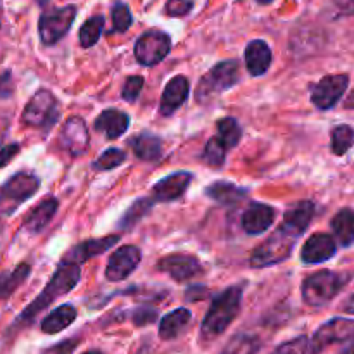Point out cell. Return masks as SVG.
Segmentation results:
<instances>
[{
	"label": "cell",
	"mask_w": 354,
	"mask_h": 354,
	"mask_svg": "<svg viewBox=\"0 0 354 354\" xmlns=\"http://www.w3.org/2000/svg\"><path fill=\"white\" fill-rule=\"evenodd\" d=\"M242 304V287L232 286L225 289L223 292L218 294L211 303L206 317H204L203 325H201V339L206 342L214 341L220 337L232 322L237 318Z\"/></svg>",
	"instance_id": "obj_1"
},
{
	"label": "cell",
	"mask_w": 354,
	"mask_h": 354,
	"mask_svg": "<svg viewBox=\"0 0 354 354\" xmlns=\"http://www.w3.org/2000/svg\"><path fill=\"white\" fill-rule=\"evenodd\" d=\"M80 277H82V273H80V265H73V263L66 261L59 263L57 270H55V273L52 275V279L48 280L45 289L40 292V296H37V299H35L30 306L24 308V311L19 315L16 324H31V322L35 320V317H37L40 311H44L47 306H50L57 297L71 292V290L75 289L76 283L80 282Z\"/></svg>",
	"instance_id": "obj_2"
},
{
	"label": "cell",
	"mask_w": 354,
	"mask_h": 354,
	"mask_svg": "<svg viewBox=\"0 0 354 354\" xmlns=\"http://www.w3.org/2000/svg\"><path fill=\"white\" fill-rule=\"evenodd\" d=\"M351 273L330 272V270H322V272L308 277L303 282V287H301L304 303L317 308L330 303L344 289L346 283L351 280Z\"/></svg>",
	"instance_id": "obj_3"
},
{
	"label": "cell",
	"mask_w": 354,
	"mask_h": 354,
	"mask_svg": "<svg viewBox=\"0 0 354 354\" xmlns=\"http://www.w3.org/2000/svg\"><path fill=\"white\" fill-rule=\"evenodd\" d=\"M239 78H241V71L235 59L218 62L201 78L196 88V100L199 104H209L214 97L237 85Z\"/></svg>",
	"instance_id": "obj_4"
},
{
	"label": "cell",
	"mask_w": 354,
	"mask_h": 354,
	"mask_svg": "<svg viewBox=\"0 0 354 354\" xmlns=\"http://www.w3.org/2000/svg\"><path fill=\"white\" fill-rule=\"evenodd\" d=\"M40 189V178L33 173L19 171L0 187V216L12 214L24 201L31 199Z\"/></svg>",
	"instance_id": "obj_5"
},
{
	"label": "cell",
	"mask_w": 354,
	"mask_h": 354,
	"mask_svg": "<svg viewBox=\"0 0 354 354\" xmlns=\"http://www.w3.org/2000/svg\"><path fill=\"white\" fill-rule=\"evenodd\" d=\"M297 235L290 234L283 227L277 228L273 235H270L258 249H254L251 254L252 268H266V266L282 263L292 254V249L297 242Z\"/></svg>",
	"instance_id": "obj_6"
},
{
	"label": "cell",
	"mask_w": 354,
	"mask_h": 354,
	"mask_svg": "<svg viewBox=\"0 0 354 354\" xmlns=\"http://www.w3.org/2000/svg\"><path fill=\"white\" fill-rule=\"evenodd\" d=\"M57 118L59 107L57 99L54 97V93L48 92V90H38V92L28 100L26 106H24L21 120H23V123L28 124V127L48 130V128L55 123Z\"/></svg>",
	"instance_id": "obj_7"
},
{
	"label": "cell",
	"mask_w": 354,
	"mask_h": 354,
	"mask_svg": "<svg viewBox=\"0 0 354 354\" xmlns=\"http://www.w3.org/2000/svg\"><path fill=\"white\" fill-rule=\"evenodd\" d=\"M76 17V7L66 6L47 10L38 21V35L44 45H54L64 37Z\"/></svg>",
	"instance_id": "obj_8"
},
{
	"label": "cell",
	"mask_w": 354,
	"mask_h": 354,
	"mask_svg": "<svg viewBox=\"0 0 354 354\" xmlns=\"http://www.w3.org/2000/svg\"><path fill=\"white\" fill-rule=\"evenodd\" d=\"M354 339V320L351 318H332L325 322L310 342V354H322L328 346Z\"/></svg>",
	"instance_id": "obj_9"
},
{
	"label": "cell",
	"mask_w": 354,
	"mask_h": 354,
	"mask_svg": "<svg viewBox=\"0 0 354 354\" xmlns=\"http://www.w3.org/2000/svg\"><path fill=\"white\" fill-rule=\"evenodd\" d=\"M171 50V38L161 30H149L135 44V57L142 66H156Z\"/></svg>",
	"instance_id": "obj_10"
},
{
	"label": "cell",
	"mask_w": 354,
	"mask_h": 354,
	"mask_svg": "<svg viewBox=\"0 0 354 354\" xmlns=\"http://www.w3.org/2000/svg\"><path fill=\"white\" fill-rule=\"evenodd\" d=\"M349 85L348 75L324 76L311 90V102L322 111H328L342 99Z\"/></svg>",
	"instance_id": "obj_11"
},
{
	"label": "cell",
	"mask_w": 354,
	"mask_h": 354,
	"mask_svg": "<svg viewBox=\"0 0 354 354\" xmlns=\"http://www.w3.org/2000/svg\"><path fill=\"white\" fill-rule=\"evenodd\" d=\"M142 251L137 245H123L111 254L106 266V279L109 282H121L128 279L140 265Z\"/></svg>",
	"instance_id": "obj_12"
},
{
	"label": "cell",
	"mask_w": 354,
	"mask_h": 354,
	"mask_svg": "<svg viewBox=\"0 0 354 354\" xmlns=\"http://www.w3.org/2000/svg\"><path fill=\"white\" fill-rule=\"evenodd\" d=\"M88 140V128H86L85 120L78 116L69 118L59 133V145L73 158L85 154Z\"/></svg>",
	"instance_id": "obj_13"
},
{
	"label": "cell",
	"mask_w": 354,
	"mask_h": 354,
	"mask_svg": "<svg viewBox=\"0 0 354 354\" xmlns=\"http://www.w3.org/2000/svg\"><path fill=\"white\" fill-rule=\"evenodd\" d=\"M158 270L168 273L176 282H185V280L199 275L203 272V266L196 256L178 252V254H169L159 259Z\"/></svg>",
	"instance_id": "obj_14"
},
{
	"label": "cell",
	"mask_w": 354,
	"mask_h": 354,
	"mask_svg": "<svg viewBox=\"0 0 354 354\" xmlns=\"http://www.w3.org/2000/svg\"><path fill=\"white\" fill-rule=\"evenodd\" d=\"M118 241H120V235H107V237L102 239H88V241L82 242V244H76L75 248L69 249L62 256V261L73 263V265H82V263L92 259L93 256L104 254L106 251H109Z\"/></svg>",
	"instance_id": "obj_15"
},
{
	"label": "cell",
	"mask_w": 354,
	"mask_h": 354,
	"mask_svg": "<svg viewBox=\"0 0 354 354\" xmlns=\"http://www.w3.org/2000/svg\"><path fill=\"white\" fill-rule=\"evenodd\" d=\"M335 251H337V245H335L334 237H330L328 234L311 235L301 249V261L304 265L328 261L335 254Z\"/></svg>",
	"instance_id": "obj_16"
},
{
	"label": "cell",
	"mask_w": 354,
	"mask_h": 354,
	"mask_svg": "<svg viewBox=\"0 0 354 354\" xmlns=\"http://www.w3.org/2000/svg\"><path fill=\"white\" fill-rule=\"evenodd\" d=\"M192 182V173L189 171H175L168 175L166 178L159 180L152 189V196L154 201H161V203H171V201L178 199L185 194L187 187Z\"/></svg>",
	"instance_id": "obj_17"
},
{
	"label": "cell",
	"mask_w": 354,
	"mask_h": 354,
	"mask_svg": "<svg viewBox=\"0 0 354 354\" xmlns=\"http://www.w3.org/2000/svg\"><path fill=\"white\" fill-rule=\"evenodd\" d=\"M190 85L189 80L185 76H173L168 82V85L165 86V92H162L161 104H159V109H161V114L165 116H171L173 113L180 109L183 104L189 99Z\"/></svg>",
	"instance_id": "obj_18"
},
{
	"label": "cell",
	"mask_w": 354,
	"mask_h": 354,
	"mask_svg": "<svg viewBox=\"0 0 354 354\" xmlns=\"http://www.w3.org/2000/svg\"><path fill=\"white\" fill-rule=\"evenodd\" d=\"M275 221V209L265 203H251L242 216V228L249 235H259L268 230Z\"/></svg>",
	"instance_id": "obj_19"
},
{
	"label": "cell",
	"mask_w": 354,
	"mask_h": 354,
	"mask_svg": "<svg viewBox=\"0 0 354 354\" xmlns=\"http://www.w3.org/2000/svg\"><path fill=\"white\" fill-rule=\"evenodd\" d=\"M315 214V204L311 201H301V203L292 204L289 209L283 214V221L280 223V227H283L286 230H289L290 234L301 237L303 232L310 227L311 220H313Z\"/></svg>",
	"instance_id": "obj_20"
},
{
	"label": "cell",
	"mask_w": 354,
	"mask_h": 354,
	"mask_svg": "<svg viewBox=\"0 0 354 354\" xmlns=\"http://www.w3.org/2000/svg\"><path fill=\"white\" fill-rule=\"evenodd\" d=\"M245 68L252 76H261L272 64V50L265 40H252L245 47Z\"/></svg>",
	"instance_id": "obj_21"
},
{
	"label": "cell",
	"mask_w": 354,
	"mask_h": 354,
	"mask_svg": "<svg viewBox=\"0 0 354 354\" xmlns=\"http://www.w3.org/2000/svg\"><path fill=\"white\" fill-rule=\"evenodd\" d=\"M128 127H130V116L118 109L102 111L93 123V128L106 135L107 138L121 137L123 133H127Z\"/></svg>",
	"instance_id": "obj_22"
},
{
	"label": "cell",
	"mask_w": 354,
	"mask_h": 354,
	"mask_svg": "<svg viewBox=\"0 0 354 354\" xmlns=\"http://www.w3.org/2000/svg\"><path fill=\"white\" fill-rule=\"evenodd\" d=\"M59 201L55 197H47V199L41 201L38 206H35L33 209L28 213V216L24 218L23 228L28 230L30 234H38V232L44 230L50 220L54 218V214L57 213Z\"/></svg>",
	"instance_id": "obj_23"
},
{
	"label": "cell",
	"mask_w": 354,
	"mask_h": 354,
	"mask_svg": "<svg viewBox=\"0 0 354 354\" xmlns=\"http://www.w3.org/2000/svg\"><path fill=\"white\" fill-rule=\"evenodd\" d=\"M190 320H192V313L187 308H178L173 310L171 313L166 315L159 324V337L162 341H173L178 337L187 327H189Z\"/></svg>",
	"instance_id": "obj_24"
},
{
	"label": "cell",
	"mask_w": 354,
	"mask_h": 354,
	"mask_svg": "<svg viewBox=\"0 0 354 354\" xmlns=\"http://www.w3.org/2000/svg\"><path fill=\"white\" fill-rule=\"evenodd\" d=\"M130 147L133 149V154L142 161H158L162 156V140L158 135L147 133V131L131 138Z\"/></svg>",
	"instance_id": "obj_25"
},
{
	"label": "cell",
	"mask_w": 354,
	"mask_h": 354,
	"mask_svg": "<svg viewBox=\"0 0 354 354\" xmlns=\"http://www.w3.org/2000/svg\"><path fill=\"white\" fill-rule=\"evenodd\" d=\"M207 197H211L216 203L223 204V206H232V204L241 203L242 199L248 197V189L239 187L230 182H214L206 189Z\"/></svg>",
	"instance_id": "obj_26"
},
{
	"label": "cell",
	"mask_w": 354,
	"mask_h": 354,
	"mask_svg": "<svg viewBox=\"0 0 354 354\" xmlns=\"http://www.w3.org/2000/svg\"><path fill=\"white\" fill-rule=\"evenodd\" d=\"M76 320V310L71 304H62L55 308L52 313L41 320V332L44 334H59L64 328H68Z\"/></svg>",
	"instance_id": "obj_27"
},
{
	"label": "cell",
	"mask_w": 354,
	"mask_h": 354,
	"mask_svg": "<svg viewBox=\"0 0 354 354\" xmlns=\"http://www.w3.org/2000/svg\"><path fill=\"white\" fill-rule=\"evenodd\" d=\"M30 272L31 266L28 263H21L9 272H0V301L9 299L16 292L17 287L23 286L24 280L30 277Z\"/></svg>",
	"instance_id": "obj_28"
},
{
	"label": "cell",
	"mask_w": 354,
	"mask_h": 354,
	"mask_svg": "<svg viewBox=\"0 0 354 354\" xmlns=\"http://www.w3.org/2000/svg\"><path fill=\"white\" fill-rule=\"evenodd\" d=\"M332 230L337 237L342 248H349L354 244V211L346 207L341 209L332 220Z\"/></svg>",
	"instance_id": "obj_29"
},
{
	"label": "cell",
	"mask_w": 354,
	"mask_h": 354,
	"mask_svg": "<svg viewBox=\"0 0 354 354\" xmlns=\"http://www.w3.org/2000/svg\"><path fill=\"white\" fill-rule=\"evenodd\" d=\"M154 207V197H140V199L135 201L133 204H131L130 207H128L127 211H124V214L121 216L120 223H118V228L120 230H131V228L135 227L137 223H140L142 218L145 216V214L151 213V209Z\"/></svg>",
	"instance_id": "obj_30"
},
{
	"label": "cell",
	"mask_w": 354,
	"mask_h": 354,
	"mask_svg": "<svg viewBox=\"0 0 354 354\" xmlns=\"http://www.w3.org/2000/svg\"><path fill=\"white\" fill-rule=\"evenodd\" d=\"M218 135L216 138L225 145L227 149L235 147L242 138V128L235 118H221L216 123Z\"/></svg>",
	"instance_id": "obj_31"
},
{
	"label": "cell",
	"mask_w": 354,
	"mask_h": 354,
	"mask_svg": "<svg viewBox=\"0 0 354 354\" xmlns=\"http://www.w3.org/2000/svg\"><path fill=\"white\" fill-rule=\"evenodd\" d=\"M259 351V339L251 334H237L227 342L220 354H256Z\"/></svg>",
	"instance_id": "obj_32"
},
{
	"label": "cell",
	"mask_w": 354,
	"mask_h": 354,
	"mask_svg": "<svg viewBox=\"0 0 354 354\" xmlns=\"http://www.w3.org/2000/svg\"><path fill=\"white\" fill-rule=\"evenodd\" d=\"M104 30V16H93L90 19L85 21L82 28H80V45L83 48H90L92 45H95L99 41L100 35Z\"/></svg>",
	"instance_id": "obj_33"
},
{
	"label": "cell",
	"mask_w": 354,
	"mask_h": 354,
	"mask_svg": "<svg viewBox=\"0 0 354 354\" xmlns=\"http://www.w3.org/2000/svg\"><path fill=\"white\" fill-rule=\"evenodd\" d=\"M354 145V128L339 124L332 130V151L335 156H344Z\"/></svg>",
	"instance_id": "obj_34"
},
{
	"label": "cell",
	"mask_w": 354,
	"mask_h": 354,
	"mask_svg": "<svg viewBox=\"0 0 354 354\" xmlns=\"http://www.w3.org/2000/svg\"><path fill=\"white\" fill-rule=\"evenodd\" d=\"M124 159H127V152L118 147H109L106 152L100 154L97 161H93V168L97 171H109V169H114L123 165Z\"/></svg>",
	"instance_id": "obj_35"
},
{
	"label": "cell",
	"mask_w": 354,
	"mask_h": 354,
	"mask_svg": "<svg viewBox=\"0 0 354 354\" xmlns=\"http://www.w3.org/2000/svg\"><path fill=\"white\" fill-rule=\"evenodd\" d=\"M111 16H113V30H111V33H114V31L124 33V31L131 26V23H133L130 9H128L127 3L123 2L114 3L113 10H111Z\"/></svg>",
	"instance_id": "obj_36"
},
{
	"label": "cell",
	"mask_w": 354,
	"mask_h": 354,
	"mask_svg": "<svg viewBox=\"0 0 354 354\" xmlns=\"http://www.w3.org/2000/svg\"><path fill=\"white\" fill-rule=\"evenodd\" d=\"M203 158L209 166L220 168V166H223L225 158H227V147H225L216 137L211 138V140L206 144V147H204Z\"/></svg>",
	"instance_id": "obj_37"
},
{
	"label": "cell",
	"mask_w": 354,
	"mask_h": 354,
	"mask_svg": "<svg viewBox=\"0 0 354 354\" xmlns=\"http://www.w3.org/2000/svg\"><path fill=\"white\" fill-rule=\"evenodd\" d=\"M308 349H310V341L306 335H297L292 341L280 344L272 354H306Z\"/></svg>",
	"instance_id": "obj_38"
},
{
	"label": "cell",
	"mask_w": 354,
	"mask_h": 354,
	"mask_svg": "<svg viewBox=\"0 0 354 354\" xmlns=\"http://www.w3.org/2000/svg\"><path fill=\"white\" fill-rule=\"evenodd\" d=\"M142 88H144V78H142V76H130V78L124 82L123 90H121V97H123L127 102H135L137 97L140 95Z\"/></svg>",
	"instance_id": "obj_39"
},
{
	"label": "cell",
	"mask_w": 354,
	"mask_h": 354,
	"mask_svg": "<svg viewBox=\"0 0 354 354\" xmlns=\"http://www.w3.org/2000/svg\"><path fill=\"white\" fill-rule=\"evenodd\" d=\"M131 320L137 327H144V325L149 324H154L158 320V310L154 308H149V306H140L137 310H133L131 313Z\"/></svg>",
	"instance_id": "obj_40"
},
{
	"label": "cell",
	"mask_w": 354,
	"mask_h": 354,
	"mask_svg": "<svg viewBox=\"0 0 354 354\" xmlns=\"http://www.w3.org/2000/svg\"><path fill=\"white\" fill-rule=\"evenodd\" d=\"M192 0H168L166 2V14L171 17H182L192 10Z\"/></svg>",
	"instance_id": "obj_41"
},
{
	"label": "cell",
	"mask_w": 354,
	"mask_h": 354,
	"mask_svg": "<svg viewBox=\"0 0 354 354\" xmlns=\"http://www.w3.org/2000/svg\"><path fill=\"white\" fill-rule=\"evenodd\" d=\"M14 93V80L10 71H0V99H9Z\"/></svg>",
	"instance_id": "obj_42"
},
{
	"label": "cell",
	"mask_w": 354,
	"mask_h": 354,
	"mask_svg": "<svg viewBox=\"0 0 354 354\" xmlns=\"http://www.w3.org/2000/svg\"><path fill=\"white\" fill-rule=\"evenodd\" d=\"M76 346H78V339H68V341H62L59 344L52 346V348L45 349L41 354H73Z\"/></svg>",
	"instance_id": "obj_43"
},
{
	"label": "cell",
	"mask_w": 354,
	"mask_h": 354,
	"mask_svg": "<svg viewBox=\"0 0 354 354\" xmlns=\"http://www.w3.org/2000/svg\"><path fill=\"white\" fill-rule=\"evenodd\" d=\"M19 151H21V145L16 144V142L0 147V168H6V166L9 165L17 154H19Z\"/></svg>",
	"instance_id": "obj_44"
},
{
	"label": "cell",
	"mask_w": 354,
	"mask_h": 354,
	"mask_svg": "<svg viewBox=\"0 0 354 354\" xmlns=\"http://www.w3.org/2000/svg\"><path fill=\"white\" fill-rule=\"evenodd\" d=\"M207 289L204 286H192L185 290V299L189 303H197V301H203L207 296Z\"/></svg>",
	"instance_id": "obj_45"
},
{
	"label": "cell",
	"mask_w": 354,
	"mask_h": 354,
	"mask_svg": "<svg viewBox=\"0 0 354 354\" xmlns=\"http://www.w3.org/2000/svg\"><path fill=\"white\" fill-rule=\"evenodd\" d=\"M335 6L344 14H354V0H335Z\"/></svg>",
	"instance_id": "obj_46"
},
{
	"label": "cell",
	"mask_w": 354,
	"mask_h": 354,
	"mask_svg": "<svg viewBox=\"0 0 354 354\" xmlns=\"http://www.w3.org/2000/svg\"><path fill=\"white\" fill-rule=\"evenodd\" d=\"M7 130H9V118L0 114V145H2L3 138H6Z\"/></svg>",
	"instance_id": "obj_47"
},
{
	"label": "cell",
	"mask_w": 354,
	"mask_h": 354,
	"mask_svg": "<svg viewBox=\"0 0 354 354\" xmlns=\"http://www.w3.org/2000/svg\"><path fill=\"white\" fill-rule=\"evenodd\" d=\"M344 311L349 315H354V294L348 299V303L344 304Z\"/></svg>",
	"instance_id": "obj_48"
},
{
	"label": "cell",
	"mask_w": 354,
	"mask_h": 354,
	"mask_svg": "<svg viewBox=\"0 0 354 354\" xmlns=\"http://www.w3.org/2000/svg\"><path fill=\"white\" fill-rule=\"evenodd\" d=\"M344 106L348 107V109H354V90L351 93L348 95V99L344 100Z\"/></svg>",
	"instance_id": "obj_49"
},
{
	"label": "cell",
	"mask_w": 354,
	"mask_h": 354,
	"mask_svg": "<svg viewBox=\"0 0 354 354\" xmlns=\"http://www.w3.org/2000/svg\"><path fill=\"white\" fill-rule=\"evenodd\" d=\"M258 3H263V6H268V3H272L273 0H256Z\"/></svg>",
	"instance_id": "obj_50"
},
{
	"label": "cell",
	"mask_w": 354,
	"mask_h": 354,
	"mask_svg": "<svg viewBox=\"0 0 354 354\" xmlns=\"http://www.w3.org/2000/svg\"><path fill=\"white\" fill-rule=\"evenodd\" d=\"M83 354H102V353L97 351V349H90V351H86V353H83Z\"/></svg>",
	"instance_id": "obj_51"
},
{
	"label": "cell",
	"mask_w": 354,
	"mask_h": 354,
	"mask_svg": "<svg viewBox=\"0 0 354 354\" xmlns=\"http://www.w3.org/2000/svg\"><path fill=\"white\" fill-rule=\"evenodd\" d=\"M47 2H48V0H37L38 6H45V3H47Z\"/></svg>",
	"instance_id": "obj_52"
}]
</instances>
